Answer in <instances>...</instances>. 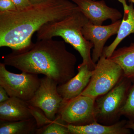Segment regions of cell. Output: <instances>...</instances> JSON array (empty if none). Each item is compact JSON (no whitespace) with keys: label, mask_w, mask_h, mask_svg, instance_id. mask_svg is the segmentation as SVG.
I'll return each mask as SVG.
<instances>
[{"label":"cell","mask_w":134,"mask_h":134,"mask_svg":"<svg viewBox=\"0 0 134 134\" xmlns=\"http://www.w3.org/2000/svg\"><path fill=\"white\" fill-rule=\"evenodd\" d=\"M79 9L70 0H47L22 9L0 12V47L24 49L32 43L34 34L44 25Z\"/></svg>","instance_id":"obj_1"},{"label":"cell","mask_w":134,"mask_h":134,"mask_svg":"<svg viewBox=\"0 0 134 134\" xmlns=\"http://www.w3.org/2000/svg\"><path fill=\"white\" fill-rule=\"evenodd\" d=\"M3 63L22 72L43 74L62 84L75 75L77 59L65 41L53 38L38 40L26 48L3 57Z\"/></svg>","instance_id":"obj_2"},{"label":"cell","mask_w":134,"mask_h":134,"mask_svg":"<svg viewBox=\"0 0 134 134\" xmlns=\"http://www.w3.org/2000/svg\"><path fill=\"white\" fill-rule=\"evenodd\" d=\"M88 21L83 13L78 10L63 19L44 25L37 32V38L41 40L61 37L80 54L82 59V63L87 65L91 70H93L96 64L92 58L93 44L85 38L82 31Z\"/></svg>","instance_id":"obj_3"},{"label":"cell","mask_w":134,"mask_h":134,"mask_svg":"<svg viewBox=\"0 0 134 134\" xmlns=\"http://www.w3.org/2000/svg\"><path fill=\"white\" fill-rule=\"evenodd\" d=\"M132 83L125 77L110 91L96 99L95 114L97 122L110 125L119 121Z\"/></svg>","instance_id":"obj_4"},{"label":"cell","mask_w":134,"mask_h":134,"mask_svg":"<svg viewBox=\"0 0 134 134\" xmlns=\"http://www.w3.org/2000/svg\"><path fill=\"white\" fill-rule=\"evenodd\" d=\"M125 77L120 65L103 54L92 70L88 84L81 95L96 99L110 91Z\"/></svg>","instance_id":"obj_5"},{"label":"cell","mask_w":134,"mask_h":134,"mask_svg":"<svg viewBox=\"0 0 134 134\" xmlns=\"http://www.w3.org/2000/svg\"><path fill=\"white\" fill-rule=\"evenodd\" d=\"M5 66L3 63H0V86L5 89L10 97L28 102L40 85L38 75L25 72L15 74L8 70Z\"/></svg>","instance_id":"obj_6"},{"label":"cell","mask_w":134,"mask_h":134,"mask_svg":"<svg viewBox=\"0 0 134 134\" xmlns=\"http://www.w3.org/2000/svg\"><path fill=\"white\" fill-rule=\"evenodd\" d=\"M95 99L81 95L63 102L58 116L67 125L76 126L90 125L96 121Z\"/></svg>","instance_id":"obj_7"},{"label":"cell","mask_w":134,"mask_h":134,"mask_svg":"<svg viewBox=\"0 0 134 134\" xmlns=\"http://www.w3.org/2000/svg\"><path fill=\"white\" fill-rule=\"evenodd\" d=\"M58 85L54 80L45 76L40 79V85L33 97L27 102L29 105L41 109L53 121L57 118L63 102L58 93Z\"/></svg>","instance_id":"obj_8"},{"label":"cell","mask_w":134,"mask_h":134,"mask_svg":"<svg viewBox=\"0 0 134 134\" xmlns=\"http://www.w3.org/2000/svg\"><path fill=\"white\" fill-rule=\"evenodd\" d=\"M121 20L107 25L93 24L89 21L82 29V33L86 40L93 44L92 58L97 63L103 54L104 46L108 39L117 34Z\"/></svg>","instance_id":"obj_9"},{"label":"cell","mask_w":134,"mask_h":134,"mask_svg":"<svg viewBox=\"0 0 134 134\" xmlns=\"http://www.w3.org/2000/svg\"><path fill=\"white\" fill-rule=\"evenodd\" d=\"M70 1L76 5L89 21L93 24L102 25L108 19L114 23L122 17L121 12L116 9L108 7L104 0Z\"/></svg>","instance_id":"obj_10"},{"label":"cell","mask_w":134,"mask_h":134,"mask_svg":"<svg viewBox=\"0 0 134 134\" xmlns=\"http://www.w3.org/2000/svg\"><path fill=\"white\" fill-rule=\"evenodd\" d=\"M78 73L65 83L58 85V93L66 102L81 95L88 84L92 74L86 64L82 63L77 67Z\"/></svg>","instance_id":"obj_11"},{"label":"cell","mask_w":134,"mask_h":134,"mask_svg":"<svg viewBox=\"0 0 134 134\" xmlns=\"http://www.w3.org/2000/svg\"><path fill=\"white\" fill-rule=\"evenodd\" d=\"M122 4L124 14L119 30L114 40L104 48L103 55L109 58L119 44L129 35L134 33V7L133 3L128 5L126 0H117Z\"/></svg>","instance_id":"obj_12"},{"label":"cell","mask_w":134,"mask_h":134,"mask_svg":"<svg viewBox=\"0 0 134 134\" xmlns=\"http://www.w3.org/2000/svg\"><path fill=\"white\" fill-rule=\"evenodd\" d=\"M34 118L26 101L15 97L10 98L0 103V120L3 121H19Z\"/></svg>","instance_id":"obj_13"},{"label":"cell","mask_w":134,"mask_h":134,"mask_svg":"<svg viewBox=\"0 0 134 134\" xmlns=\"http://www.w3.org/2000/svg\"><path fill=\"white\" fill-rule=\"evenodd\" d=\"M127 122L126 120H123L110 125L96 122L81 126L67 125V126L71 134H130V129L126 127Z\"/></svg>","instance_id":"obj_14"},{"label":"cell","mask_w":134,"mask_h":134,"mask_svg":"<svg viewBox=\"0 0 134 134\" xmlns=\"http://www.w3.org/2000/svg\"><path fill=\"white\" fill-rule=\"evenodd\" d=\"M120 65L125 77L134 82V43L115 50L109 58Z\"/></svg>","instance_id":"obj_15"},{"label":"cell","mask_w":134,"mask_h":134,"mask_svg":"<svg viewBox=\"0 0 134 134\" xmlns=\"http://www.w3.org/2000/svg\"><path fill=\"white\" fill-rule=\"evenodd\" d=\"M38 129L34 118L19 121H1L0 134H30Z\"/></svg>","instance_id":"obj_16"},{"label":"cell","mask_w":134,"mask_h":134,"mask_svg":"<svg viewBox=\"0 0 134 134\" xmlns=\"http://www.w3.org/2000/svg\"><path fill=\"white\" fill-rule=\"evenodd\" d=\"M37 133L43 134H70L67 124L58 115L52 123L37 130Z\"/></svg>","instance_id":"obj_17"},{"label":"cell","mask_w":134,"mask_h":134,"mask_svg":"<svg viewBox=\"0 0 134 134\" xmlns=\"http://www.w3.org/2000/svg\"><path fill=\"white\" fill-rule=\"evenodd\" d=\"M121 115L126 117L129 121L134 122V82L130 89Z\"/></svg>","instance_id":"obj_18"},{"label":"cell","mask_w":134,"mask_h":134,"mask_svg":"<svg viewBox=\"0 0 134 134\" xmlns=\"http://www.w3.org/2000/svg\"><path fill=\"white\" fill-rule=\"evenodd\" d=\"M30 111L36 120L38 129L46 126L53 122L48 119L40 108L29 105Z\"/></svg>","instance_id":"obj_19"},{"label":"cell","mask_w":134,"mask_h":134,"mask_svg":"<svg viewBox=\"0 0 134 134\" xmlns=\"http://www.w3.org/2000/svg\"><path fill=\"white\" fill-rule=\"evenodd\" d=\"M16 9L11 0H0V12L11 11Z\"/></svg>","instance_id":"obj_20"},{"label":"cell","mask_w":134,"mask_h":134,"mask_svg":"<svg viewBox=\"0 0 134 134\" xmlns=\"http://www.w3.org/2000/svg\"><path fill=\"white\" fill-rule=\"evenodd\" d=\"M17 9H22L31 5L29 0H11Z\"/></svg>","instance_id":"obj_21"},{"label":"cell","mask_w":134,"mask_h":134,"mask_svg":"<svg viewBox=\"0 0 134 134\" xmlns=\"http://www.w3.org/2000/svg\"><path fill=\"white\" fill-rule=\"evenodd\" d=\"M10 98L7 92L2 86H0V103L7 100Z\"/></svg>","instance_id":"obj_22"},{"label":"cell","mask_w":134,"mask_h":134,"mask_svg":"<svg viewBox=\"0 0 134 134\" xmlns=\"http://www.w3.org/2000/svg\"><path fill=\"white\" fill-rule=\"evenodd\" d=\"M126 127L129 129L133 130L134 132V122L129 121H127Z\"/></svg>","instance_id":"obj_23"},{"label":"cell","mask_w":134,"mask_h":134,"mask_svg":"<svg viewBox=\"0 0 134 134\" xmlns=\"http://www.w3.org/2000/svg\"><path fill=\"white\" fill-rule=\"evenodd\" d=\"M31 4H36L43 2L47 0H29Z\"/></svg>","instance_id":"obj_24"},{"label":"cell","mask_w":134,"mask_h":134,"mask_svg":"<svg viewBox=\"0 0 134 134\" xmlns=\"http://www.w3.org/2000/svg\"><path fill=\"white\" fill-rule=\"evenodd\" d=\"M131 3H133L134 4V0H129Z\"/></svg>","instance_id":"obj_25"}]
</instances>
